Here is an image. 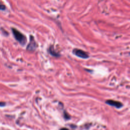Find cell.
Masks as SVG:
<instances>
[{"instance_id": "4", "label": "cell", "mask_w": 130, "mask_h": 130, "mask_svg": "<svg viewBox=\"0 0 130 130\" xmlns=\"http://www.w3.org/2000/svg\"><path fill=\"white\" fill-rule=\"evenodd\" d=\"M107 105H109L110 106H113L116 107V108H121L123 106V104L122 103L119 101L112 100H107L105 102Z\"/></svg>"}, {"instance_id": "5", "label": "cell", "mask_w": 130, "mask_h": 130, "mask_svg": "<svg viewBox=\"0 0 130 130\" xmlns=\"http://www.w3.org/2000/svg\"><path fill=\"white\" fill-rule=\"evenodd\" d=\"M48 52L51 55V56L53 57H59L60 56H61V54L56 51H55V49H54V46L52 45L50 46L49 48H48Z\"/></svg>"}, {"instance_id": "2", "label": "cell", "mask_w": 130, "mask_h": 130, "mask_svg": "<svg viewBox=\"0 0 130 130\" xmlns=\"http://www.w3.org/2000/svg\"><path fill=\"white\" fill-rule=\"evenodd\" d=\"M73 53L76 56L83 59H87L89 58L88 54L87 52L84 51L82 50L75 48L73 50Z\"/></svg>"}, {"instance_id": "6", "label": "cell", "mask_w": 130, "mask_h": 130, "mask_svg": "<svg viewBox=\"0 0 130 130\" xmlns=\"http://www.w3.org/2000/svg\"><path fill=\"white\" fill-rule=\"evenodd\" d=\"M64 116L65 118L66 119V120L69 119L70 118V116L66 112V111H64Z\"/></svg>"}, {"instance_id": "3", "label": "cell", "mask_w": 130, "mask_h": 130, "mask_svg": "<svg viewBox=\"0 0 130 130\" xmlns=\"http://www.w3.org/2000/svg\"><path fill=\"white\" fill-rule=\"evenodd\" d=\"M37 48V43L34 39V36L31 35L29 37V42L28 45L27 49L29 51H35Z\"/></svg>"}, {"instance_id": "7", "label": "cell", "mask_w": 130, "mask_h": 130, "mask_svg": "<svg viewBox=\"0 0 130 130\" xmlns=\"http://www.w3.org/2000/svg\"><path fill=\"white\" fill-rule=\"evenodd\" d=\"M0 9H1V10H2V11L5 10L6 9V6H5L4 5L1 4V6H0Z\"/></svg>"}, {"instance_id": "1", "label": "cell", "mask_w": 130, "mask_h": 130, "mask_svg": "<svg viewBox=\"0 0 130 130\" xmlns=\"http://www.w3.org/2000/svg\"><path fill=\"white\" fill-rule=\"evenodd\" d=\"M11 30L14 37L16 39V40L21 45L23 46H24L27 42V38L26 36L24 35L21 32H19L18 30L14 28H11Z\"/></svg>"}, {"instance_id": "8", "label": "cell", "mask_w": 130, "mask_h": 130, "mask_svg": "<svg viewBox=\"0 0 130 130\" xmlns=\"http://www.w3.org/2000/svg\"><path fill=\"white\" fill-rule=\"evenodd\" d=\"M0 105H1V107H4V106L6 105V103L5 102H1L0 103Z\"/></svg>"}, {"instance_id": "9", "label": "cell", "mask_w": 130, "mask_h": 130, "mask_svg": "<svg viewBox=\"0 0 130 130\" xmlns=\"http://www.w3.org/2000/svg\"><path fill=\"white\" fill-rule=\"evenodd\" d=\"M60 130H69V129H67V128H62L60 129Z\"/></svg>"}]
</instances>
